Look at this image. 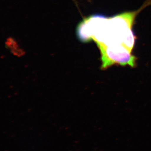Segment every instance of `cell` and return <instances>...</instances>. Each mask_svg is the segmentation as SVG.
I'll return each mask as SVG.
<instances>
[{
	"instance_id": "7a4b0ae2",
	"label": "cell",
	"mask_w": 151,
	"mask_h": 151,
	"mask_svg": "<svg viewBox=\"0 0 151 151\" xmlns=\"http://www.w3.org/2000/svg\"><path fill=\"white\" fill-rule=\"evenodd\" d=\"M100 51L102 69H106L115 64L134 67L137 58L132 51L121 45H110L98 47Z\"/></svg>"
},
{
	"instance_id": "6da1fadb",
	"label": "cell",
	"mask_w": 151,
	"mask_h": 151,
	"mask_svg": "<svg viewBox=\"0 0 151 151\" xmlns=\"http://www.w3.org/2000/svg\"><path fill=\"white\" fill-rule=\"evenodd\" d=\"M151 5V0H147L135 11L124 12L111 17L95 14L84 18L77 27V37L83 43L94 41L98 47L121 45L132 51L136 39L132 31L135 18Z\"/></svg>"
},
{
	"instance_id": "3957f363",
	"label": "cell",
	"mask_w": 151,
	"mask_h": 151,
	"mask_svg": "<svg viewBox=\"0 0 151 151\" xmlns=\"http://www.w3.org/2000/svg\"><path fill=\"white\" fill-rule=\"evenodd\" d=\"M6 46L10 52L17 57H21L25 55V51L20 47L17 42L12 37H9L6 39Z\"/></svg>"
}]
</instances>
